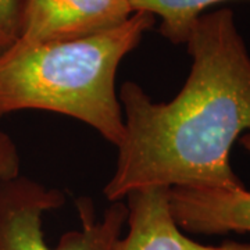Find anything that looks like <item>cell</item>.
Returning a JSON list of instances; mask_svg holds the SVG:
<instances>
[{
  "label": "cell",
  "instance_id": "1",
  "mask_svg": "<svg viewBox=\"0 0 250 250\" xmlns=\"http://www.w3.org/2000/svg\"><path fill=\"white\" fill-rule=\"evenodd\" d=\"M185 45L190 71L170 102L132 81L120 89L125 135L103 189L110 202L149 188H245L229 156L250 131V53L232 10L205 13Z\"/></svg>",
  "mask_w": 250,
  "mask_h": 250
},
{
  "label": "cell",
  "instance_id": "2",
  "mask_svg": "<svg viewBox=\"0 0 250 250\" xmlns=\"http://www.w3.org/2000/svg\"><path fill=\"white\" fill-rule=\"evenodd\" d=\"M156 17L135 11L95 35L36 45L16 42L0 56V117L42 110L72 117L118 147L125 135L117 70Z\"/></svg>",
  "mask_w": 250,
  "mask_h": 250
},
{
  "label": "cell",
  "instance_id": "3",
  "mask_svg": "<svg viewBox=\"0 0 250 250\" xmlns=\"http://www.w3.org/2000/svg\"><path fill=\"white\" fill-rule=\"evenodd\" d=\"M64 203L62 189L46 187L35 179L18 175L1 181L0 250H120L128 207L123 200L111 202L103 217L98 218L89 197H80L75 202L80 228L64 233L52 248L45 241L42 217Z\"/></svg>",
  "mask_w": 250,
  "mask_h": 250
},
{
  "label": "cell",
  "instance_id": "4",
  "mask_svg": "<svg viewBox=\"0 0 250 250\" xmlns=\"http://www.w3.org/2000/svg\"><path fill=\"white\" fill-rule=\"evenodd\" d=\"M134 14L129 0H22L17 42L68 41L118 27Z\"/></svg>",
  "mask_w": 250,
  "mask_h": 250
},
{
  "label": "cell",
  "instance_id": "5",
  "mask_svg": "<svg viewBox=\"0 0 250 250\" xmlns=\"http://www.w3.org/2000/svg\"><path fill=\"white\" fill-rule=\"evenodd\" d=\"M238 142L250 153V131ZM171 214L179 228L196 235L250 232V190L174 187L168 190Z\"/></svg>",
  "mask_w": 250,
  "mask_h": 250
},
{
  "label": "cell",
  "instance_id": "6",
  "mask_svg": "<svg viewBox=\"0 0 250 250\" xmlns=\"http://www.w3.org/2000/svg\"><path fill=\"white\" fill-rule=\"evenodd\" d=\"M170 188H149L129 193L126 199V235L120 250H250V243L224 241L205 245L189 238L171 214Z\"/></svg>",
  "mask_w": 250,
  "mask_h": 250
},
{
  "label": "cell",
  "instance_id": "7",
  "mask_svg": "<svg viewBox=\"0 0 250 250\" xmlns=\"http://www.w3.org/2000/svg\"><path fill=\"white\" fill-rule=\"evenodd\" d=\"M227 1L238 0H129L134 13L145 11L160 18V34L174 45H185L197 20Z\"/></svg>",
  "mask_w": 250,
  "mask_h": 250
},
{
  "label": "cell",
  "instance_id": "8",
  "mask_svg": "<svg viewBox=\"0 0 250 250\" xmlns=\"http://www.w3.org/2000/svg\"><path fill=\"white\" fill-rule=\"evenodd\" d=\"M22 0H0V56L20 39Z\"/></svg>",
  "mask_w": 250,
  "mask_h": 250
},
{
  "label": "cell",
  "instance_id": "9",
  "mask_svg": "<svg viewBox=\"0 0 250 250\" xmlns=\"http://www.w3.org/2000/svg\"><path fill=\"white\" fill-rule=\"evenodd\" d=\"M21 160L17 145L6 131L0 128V182L20 175Z\"/></svg>",
  "mask_w": 250,
  "mask_h": 250
}]
</instances>
